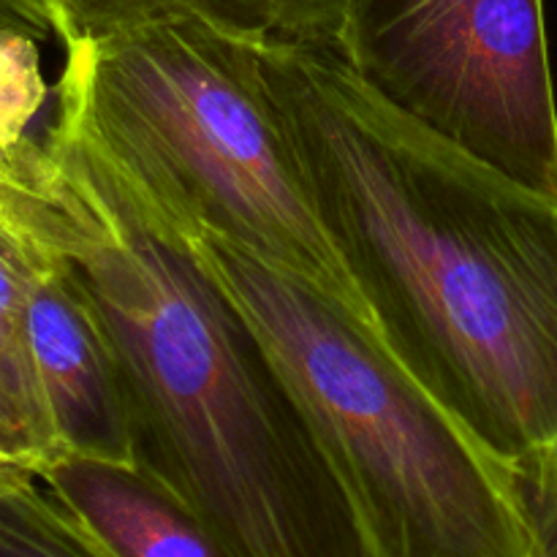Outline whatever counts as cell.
I'll return each mask as SVG.
<instances>
[{"instance_id":"7a4b0ae2","label":"cell","mask_w":557,"mask_h":557,"mask_svg":"<svg viewBox=\"0 0 557 557\" xmlns=\"http://www.w3.org/2000/svg\"><path fill=\"white\" fill-rule=\"evenodd\" d=\"M44 147L41 243L71 261L112 343L131 462L232 557H375L281 359L194 234L63 109Z\"/></svg>"},{"instance_id":"5bb4252c","label":"cell","mask_w":557,"mask_h":557,"mask_svg":"<svg viewBox=\"0 0 557 557\" xmlns=\"http://www.w3.org/2000/svg\"><path fill=\"white\" fill-rule=\"evenodd\" d=\"M33 479H38L36 473L27 471L25 466H20V462H16V460H11V457L5 455L3 449H0V490L16 487V484H25V482H33Z\"/></svg>"},{"instance_id":"6da1fadb","label":"cell","mask_w":557,"mask_h":557,"mask_svg":"<svg viewBox=\"0 0 557 557\" xmlns=\"http://www.w3.org/2000/svg\"><path fill=\"white\" fill-rule=\"evenodd\" d=\"M275 123L370 326L517 479L557 466V205L438 139L332 41H259Z\"/></svg>"},{"instance_id":"9c48e42d","label":"cell","mask_w":557,"mask_h":557,"mask_svg":"<svg viewBox=\"0 0 557 557\" xmlns=\"http://www.w3.org/2000/svg\"><path fill=\"white\" fill-rule=\"evenodd\" d=\"M44 253L0 228V449L36 476L63 455L27 341V277Z\"/></svg>"},{"instance_id":"ba28073f","label":"cell","mask_w":557,"mask_h":557,"mask_svg":"<svg viewBox=\"0 0 557 557\" xmlns=\"http://www.w3.org/2000/svg\"><path fill=\"white\" fill-rule=\"evenodd\" d=\"M348 0H44L54 36L74 47L169 20H201L250 38L335 41Z\"/></svg>"},{"instance_id":"5b68a950","label":"cell","mask_w":557,"mask_h":557,"mask_svg":"<svg viewBox=\"0 0 557 557\" xmlns=\"http://www.w3.org/2000/svg\"><path fill=\"white\" fill-rule=\"evenodd\" d=\"M332 44L397 114L557 205L542 0H348Z\"/></svg>"},{"instance_id":"8fae6325","label":"cell","mask_w":557,"mask_h":557,"mask_svg":"<svg viewBox=\"0 0 557 557\" xmlns=\"http://www.w3.org/2000/svg\"><path fill=\"white\" fill-rule=\"evenodd\" d=\"M38 44L27 33L0 25V147L30 139L27 128L47 101Z\"/></svg>"},{"instance_id":"4fadbf2b","label":"cell","mask_w":557,"mask_h":557,"mask_svg":"<svg viewBox=\"0 0 557 557\" xmlns=\"http://www.w3.org/2000/svg\"><path fill=\"white\" fill-rule=\"evenodd\" d=\"M0 25L27 33L36 41H47L54 36L52 16L44 0H0Z\"/></svg>"},{"instance_id":"7c38bea8","label":"cell","mask_w":557,"mask_h":557,"mask_svg":"<svg viewBox=\"0 0 557 557\" xmlns=\"http://www.w3.org/2000/svg\"><path fill=\"white\" fill-rule=\"evenodd\" d=\"M517 482L531 517L539 557H557V466Z\"/></svg>"},{"instance_id":"8992f818","label":"cell","mask_w":557,"mask_h":557,"mask_svg":"<svg viewBox=\"0 0 557 557\" xmlns=\"http://www.w3.org/2000/svg\"><path fill=\"white\" fill-rule=\"evenodd\" d=\"M27 341L63 455L131 462L123 375L107 330L63 253L27 277Z\"/></svg>"},{"instance_id":"3957f363","label":"cell","mask_w":557,"mask_h":557,"mask_svg":"<svg viewBox=\"0 0 557 557\" xmlns=\"http://www.w3.org/2000/svg\"><path fill=\"white\" fill-rule=\"evenodd\" d=\"M259 41L169 20L74 44L58 109L188 232L315 283L370 324L267 101Z\"/></svg>"},{"instance_id":"30bf717a","label":"cell","mask_w":557,"mask_h":557,"mask_svg":"<svg viewBox=\"0 0 557 557\" xmlns=\"http://www.w3.org/2000/svg\"><path fill=\"white\" fill-rule=\"evenodd\" d=\"M0 557H112L38 479L0 490Z\"/></svg>"},{"instance_id":"52a82bcc","label":"cell","mask_w":557,"mask_h":557,"mask_svg":"<svg viewBox=\"0 0 557 557\" xmlns=\"http://www.w3.org/2000/svg\"><path fill=\"white\" fill-rule=\"evenodd\" d=\"M38 482L112 557H232L177 493L134 462L65 451Z\"/></svg>"},{"instance_id":"277c9868","label":"cell","mask_w":557,"mask_h":557,"mask_svg":"<svg viewBox=\"0 0 557 557\" xmlns=\"http://www.w3.org/2000/svg\"><path fill=\"white\" fill-rule=\"evenodd\" d=\"M194 243L281 359L375 557H539L515 473L357 310L226 239Z\"/></svg>"}]
</instances>
